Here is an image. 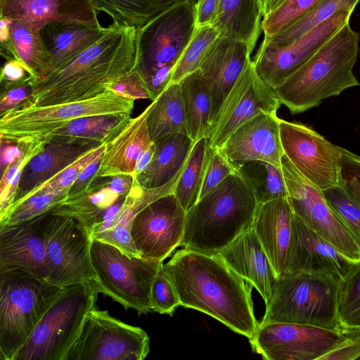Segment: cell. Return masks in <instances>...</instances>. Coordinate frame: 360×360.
Wrapping results in <instances>:
<instances>
[{"mask_svg": "<svg viewBox=\"0 0 360 360\" xmlns=\"http://www.w3.org/2000/svg\"><path fill=\"white\" fill-rule=\"evenodd\" d=\"M163 268L181 306L206 314L250 339L259 323L251 297L252 286L217 255L177 250Z\"/></svg>", "mask_w": 360, "mask_h": 360, "instance_id": "obj_1", "label": "cell"}, {"mask_svg": "<svg viewBox=\"0 0 360 360\" xmlns=\"http://www.w3.org/2000/svg\"><path fill=\"white\" fill-rule=\"evenodd\" d=\"M136 29L112 22L105 34L68 63L33 83L19 107L44 106L93 98L104 85L136 68Z\"/></svg>", "mask_w": 360, "mask_h": 360, "instance_id": "obj_2", "label": "cell"}, {"mask_svg": "<svg viewBox=\"0 0 360 360\" xmlns=\"http://www.w3.org/2000/svg\"><path fill=\"white\" fill-rule=\"evenodd\" d=\"M359 36L345 23L311 57L274 90L292 114L319 105L344 90L359 86L353 69Z\"/></svg>", "mask_w": 360, "mask_h": 360, "instance_id": "obj_3", "label": "cell"}, {"mask_svg": "<svg viewBox=\"0 0 360 360\" xmlns=\"http://www.w3.org/2000/svg\"><path fill=\"white\" fill-rule=\"evenodd\" d=\"M257 204L240 177L230 175L186 212L180 246L217 254L252 228Z\"/></svg>", "mask_w": 360, "mask_h": 360, "instance_id": "obj_4", "label": "cell"}, {"mask_svg": "<svg viewBox=\"0 0 360 360\" xmlns=\"http://www.w3.org/2000/svg\"><path fill=\"white\" fill-rule=\"evenodd\" d=\"M195 0H180L136 30V70L154 101L169 85L173 70L195 25Z\"/></svg>", "mask_w": 360, "mask_h": 360, "instance_id": "obj_5", "label": "cell"}, {"mask_svg": "<svg viewBox=\"0 0 360 360\" xmlns=\"http://www.w3.org/2000/svg\"><path fill=\"white\" fill-rule=\"evenodd\" d=\"M340 281L330 275L304 272L286 271L278 276L260 323H290L340 329Z\"/></svg>", "mask_w": 360, "mask_h": 360, "instance_id": "obj_6", "label": "cell"}, {"mask_svg": "<svg viewBox=\"0 0 360 360\" xmlns=\"http://www.w3.org/2000/svg\"><path fill=\"white\" fill-rule=\"evenodd\" d=\"M63 289L24 271H0L1 360H13Z\"/></svg>", "mask_w": 360, "mask_h": 360, "instance_id": "obj_7", "label": "cell"}, {"mask_svg": "<svg viewBox=\"0 0 360 360\" xmlns=\"http://www.w3.org/2000/svg\"><path fill=\"white\" fill-rule=\"evenodd\" d=\"M98 293L94 281L64 286L13 360H65Z\"/></svg>", "mask_w": 360, "mask_h": 360, "instance_id": "obj_8", "label": "cell"}, {"mask_svg": "<svg viewBox=\"0 0 360 360\" xmlns=\"http://www.w3.org/2000/svg\"><path fill=\"white\" fill-rule=\"evenodd\" d=\"M134 101L112 91L88 99L44 106L15 108L1 115V140L14 143L39 140L74 120L89 116L131 115Z\"/></svg>", "mask_w": 360, "mask_h": 360, "instance_id": "obj_9", "label": "cell"}, {"mask_svg": "<svg viewBox=\"0 0 360 360\" xmlns=\"http://www.w3.org/2000/svg\"><path fill=\"white\" fill-rule=\"evenodd\" d=\"M91 260L99 292L139 316L152 311L151 286L162 262L131 257L96 239L91 240Z\"/></svg>", "mask_w": 360, "mask_h": 360, "instance_id": "obj_10", "label": "cell"}, {"mask_svg": "<svg viewBox=\"0 0 360 360\" xmlns=\"http://www.w3.org/2000/svg\"><path fill=\"white\" fill-rule=\"evenodd\" d=\"M149 352L145 330L95 307L86 315L65 360H143Z\"/></svg>", "mask_w": 360, "mask_h": 360, "instance_id": "obj_11", "label": "cell"}, {"mask_svg": "<svg viewBox=\"0 0 360 360\" xmlns=\"http://www.w3.org/2000/svg\"><path fill=\"white\" fill-rule=\"evenodd\" d=\"M294 214L349 260L360 261V246L326 201L323 191L302 176L284 154L281 159Z\"/></svg>", "mask_w": 360, "mask_h": 360, "instance_id": "obj_12", "label": "cell"}, {"mask_svg": "<svg viewBox=\"0 0 360 360\" xmlns=\"http://www.w3.org/2000/svg\"><path fill=\"white\" fill-rule=\"evenodd\" d=\"M349 330L314 326L260 323L249 339L252 350L266 360H319L348 335Z\"/></svg>", "mask_w": 360, "mask_h": 360, "instance_id": "obj_13", "label": "cell"}, {"mask_svg": "<svg viewBox=\"0 0 360 360\" xmlns=\"http://www.w3.org/2000/svg\"><path fill=\"white\" fill-rule=\"evenodd\" d=\"M48 281L64 287L94 281L91 238L76 219L51 213L46 230Z\"/></svg>", "mask_w": 360, "mask_h": 360, "instance_id": "obj_14", "label": "cell"}, {"mask_svg": "<svg viewBox=\"0 0 360 360\" xmlns=\"http://www.w3.org/2000/svg\"><path fill=\"white\" fill-rule=\"evenodd\" d=\"M283 150L297 170L321 190L340 184L341 147L311 127L280 119Z\"/></svg>", "mask_w": 360, "mask_h": 360, "instance_id": "obj_15", "label": "cell"}, {"mask_svg": "<svg viewBox=\"0 0 360 360\" xmlns=\"http://www.w3.org/2000/svg\"><path fill=\"white\" fill-rule=\"evenodd\" d=\"M353 11L342 10L285 46L262 41L252 60L259 77L272 89L281 84L311 57L339 29Z\"/></svg>", "mask_w": 360, "mask_h": 360, "instance_id": "obj_16", "label": "cell"}, {"mask_svg": "<svg viewBox=\"0 0 360 360\" xmlns=\"http://www.w3.org/2000/svg\"><path fill=\"white\" fill-rule=\"evenodd\" d=\"M186 212L174 193L152 202L135 217L131 229L141 257L163 262L181 245Z\"/></svg>", "mask_w": 360, "mask_h": 360, "instance_id": "obj_17", "label": "cell"}, {"mask_svg": "<svg viewBox=\"0 0 360 360\" xmlns=\"http://www.w3.org/2000/svg\"><path fill=\"white\" fill-rule=\"evenodd\" d=\"M281 103L274 89L257 73L250 60L226 97L209 143L220 148L243 123L262 112H276Z\"/></svg>", "mask_w": 360, "mask_h": 360, "instance_id": "obj_18", "label": "cell"}, {"mask_svg": "<svg viewBox=\"0 0 360 360\" xmlns=\"http://www.w3.org/2000/svg\"><path fill=\"white\" fill-rule=\"evenodd\" d=\"M51 213L0 224V271L21 270L48 281L46 230Z\"/></svg>", "mask_w": 360, "mask_h": 360, "instance_id": "obj_19", "label": "cell"}, {"mask_svg": "<svg viewBox=\"0 0 360 360\" xmlns=\"http://www.w3.org/2000/svg\"><path fill=\"white\" fill-rule=\"evenodd\" d=\"M276 112H262L240 124L219 148L233 166L263 160L281 167L284 155Z\"/></svg>", "mask_w": 360, "mask_h": 360, "instance_id": "obj_20", "label": "cell"}, {"mask_svg": "<svg viewBox=\"0 0 360 360\" xmlns=\"http://www.w3.org/2000/svg\"><path fill=\"white\" fill-rule=\"evenodd\" d=\"M354 263L294 214L287 271L326 274L342 279Z\"/></svg>", "mask_w": 360, "mask_h": 360, "instance_id": "obj_21", "label": "cell"}, {"mask_svg": "<svg viewBox=\"0 0 360 360\" xmlns=\"http://www.w3.org/2000/svg\"><path fill=\"white\" fill-rule=\"evenodd\" d=\"M0 18L39 31L53 23L101 26L91 0H0Z\"/></svg>", "mask_w": 360, "mask_h": 360, "instance_id": "obj_22", "label": "cell"}, {"mask_svg": "<svg viewBox=\"0 0 360 360\" xmlns=\"http://www.w3.org/2000/svg\"><path fill=\"white\" fill-rule=\"evenodd\" d=\"M251 53L244 41L219 37L204 58L200 70L210 91L212 129L226 97L251 60Z\"/></svg>", "mask_w": 360, "mask_h": 360, "instance_id": "obj_23", "label": "cell"}, {"mask_svg": "<svg viewBox=\"0 0 360 360\" xmlns=\"http://www.w3.org/2000/svg\"><path fill=\"white\" fill-rule=\"evenodd\" d=\"M45 142L44 148L22 169L11 206L84 154L103 144L96 141L77 138H56Z\"/></svg>", "mask_w": 360, "mask_h": 360, "instance_id": "obj_24", "label": "cell"}, {"mask_svg": "<svg viewBox=\"0 0 360 360\" xmlns=\"http://www.w3.org/2000/svg\"><path fill=\"white\" fill-rule=\"evenodd\" d=\"M217 255L256 288L265 305L269 303L277 275L252 228L241 233Z\"/></svg>", "mask_w": 360, "mask_h": 360, "instance_id": "obj_25", "label": "cell"}, {"mask_svg": "<svg viewBox=\"0 0 360 360\" xmlns=\"http://www.w3.org/2000/svg\"><path fill=\"white\" fill-rule=\"evenodd\" d=\"M153 105L154 101H152L139 115L134 118L131 117L105 143L96 178L119 174L130 175L135 178L136 165L139 158L154 143L147 123Z\"/></svg>", "mask_w": 360, "mask_h": 360, "instance_id": "obj_26", "label": "cell"}, {"mask_svg": "<svg viewBox=\"0 0 360 360\" xmlns=\"http://www.w3.org/2000/svg\"><path fill=\"white\" fill-rule=\"evenodd\" d=\"M294 212L288 198L258 203L252 228L277 276L286 272Z\"/></svg>", "mask_w": 360, "mask_h": 360, "instance_id": "obj_27", "label": "cell"}, {"mask_svg": "<svg viewBox=\"0 0 360 360\" xmlns=\"http://www.w3.org/2000/svg\"><path fill=\"white\" fill-rule=\"evenodd\" d=\"M181 172L169 182L158 188H148L134 180L112 225L96 240L110 243L131 257H141L131 236L134 219L139 212L152 202L173 193Z\"/></svg>", "mask_w": 360, "mask_h": 360, "instance_id": "obj_28", "label": "cell"}, {"mask_svg": "<svg viewBox=\"0 0 360 360\" xmlns=\"http://www.w3.org/2000/svg\"><path fill=\"white\" fill-rule=\"evenodd\" d=\"M153 158L134 180L141 186L153 188L162 186L183 169L194 144L187 134L174 133L154 142Z\"/></svg>", "mask_w": 360, "mask_h": 360, "instance_id": "obj_29", "label": "cell"}, {"mask_svg": "<svg viewBox=\"0 0 360 360\" xmlns=\"http://www.w3.org/2000/svg\"><path fill=\"white\" fill-rule=\"evenodd\" d=\"M107 30L108 27L77 24L53 23L45 27L41 35L50 62L44 76L68 63L102 37Z\"/></svg>", "mask_w": 360, "mask_h": 360, "instance_id": "obj_30", "label": "cell"}, {"mask_svg": "<svg viewBox=\"0 0 360 360\" xmlns=\"http://www.w3.org/2000/svg\"><path fill=\"white\" fill-rule=\"evenodd\" d=\"M263 18L262 0H221L213 26L219 37L244 41L252 53Z\"/></svg>", "mask_w": 360, "mask_h": 360, "instance_id": "obj_31", "label": "cell"}, {"mask_svg": "<svg viewBox=\"0 0 360 360\" xmlns=\"http://www.w3.org/2000/svg\"><path fill=\"white\" fill-rule=\"evenodd\" d=\"M179 83L188 136L194 143L202 138L209 139L212 131L211 98L201 70L198 69L186 75Z\"/></svg>", "mask_w": 360, "mask_h": 360, "instance_id": "obj_32", "label": "cell"}, {"mask_svg": "<svg viewBox=\"0 0 360 360\" xmlns=\"http://www.w3.org/2000/svg\"><path fill=\"white\" fill-rule=\"evenodd\" d=\"M123 196L125 195H120L96 178L85 193L76 198L66 199L54 207L52 213L76 219L89 234L105 212Z\"/></svg>", "mask_w": 360, "mask_h": 360, "instance_id": "obj_33", "label": "cell"}, {"mask_svg": "<svg viewBox=\"0 0 360 360\" xmlns=\"http://www.w3.org/2000/svg\"><path fill=\"white\" fill-rule=\"evenodd\" d=\"M154 101L147 123L153 142L174 134H188L179 83L170 84Z\"/></svg>", "mask_w": 360, "mask_h": 360, "instance_id": "obj_34", "label": "cell"}, {"mask_svg": "<svg viewBox=\"0 0 360 360\" xmlns=\"http://www.w3.org/2000/svg\"><path fill=\"white\" fill-rule=\"evenodd\" d=\"M253 193L257 203L288 198L281 167L263 160H251L233 166Z\"/></svg>", "mask_w": 360, "mask_h": 360, "instance_id": "obj_35", "label": "cell"}, {"mask_svg": "<svg viewBox=\"0 0 360 360\" xmlns=\"http://www.w3.org/2000/svg\"><path fill=\"white\" fill-rule=\"evenodd\" d=\"M97 11L108 14L114 22L136 30L180 0H91Z\"/></svg>", "mask_w": 360, "mask_h": 360, "instance_id": "obj_36", "label": "cell"}, {"mask_svg": "<svg viewBox=\"0 0 360 360\" xmlns=\"http://www.w3.org/2000/svg\"><path fill=\"white\" fill-rule=\"evenodd\" d=\"M212 149L209 139L202 138L195 141L179 177L173 193L186 212L200 199Z\"/></svg>", "mask_w": 360, "mask_h": 360, "instance_id": "obj_37", "label": "cell"}, {"mask_svg": "<svg viewBox=\"0 0 360 360\" xmlns=\"http://www.w3.org/2000/svg\"><path fill=\"white\" fill-rule=\"evenodd\" d=\"M9 30L18 60L30 72L33 83L37 82L44 75L50 62L41 31L16 20H10Z\"/></svg>", "mask_w": 360, "mask_h": 360, "instance_id": "obj_38", "label": "cell"}, {"mask_svg": "<svg viewBox=\"0 0 360 360\" xmlns=\"http://www.w3.org/2000/svg\"><path fill=\"white\" fill-rule=\"evenodd\" d=\"M131 118V115H108L89 116L74 120L46 135L38 141L56 138H77L109 141Z\"/></svg>", "mask_w": 360, "mask_h": 360, "instance_id": "obj_39", "label": "cell"}, {"mask_svg": "<svg viewBox=\"0 0 360 360\" xmlns=\"http://www.w3.org/2000/svg\"><path fill=\"white\" fill-rule=\"evenodd\" d=\"M360 0H323L294 23L263 41L273 46H285L328 20L342 10L353 11Z\"/></svg>", "mask_w": 360, "mask_h": 360, "instance_id": "obj_40", "label": "cell"}, {"mask_svg": "<svg viewBox=\"0 0 360 360\" xmlns=\"http://www.w3.org/2000/svg\"><path fill=\"white\" fill-rule=\"evenodd\" d=\"M219 37V32L213 25L196 27L173 70L170 84L179 82L186 75L200 69L207 52Z\"/></svg>", "mask_w": 360, "mask_h": 360, "instance_id": "obj_41", "label": "cell"}, {"mask_svg": "<svg viewBox=\"0 0 360 360\" xmlns=\"http://www.w3.org/2000/svg\"><path fill=\"white\" fill-rule=\"evenodd\" d=\"M338 315L342 328L360 330V261L340 281Z\"/></svg>", "mask_w": 360, "mask_h": 360, "instance_id": "obj_42", "label": "cell"}, {"mask_svg": "<svg viewBox=\"0 0 360 360\" xmlns=\"http://www.w3.org/2000/svg\"><path fill=\"white\" fill-rule=\"evenodd\" d=\"M105 146V143H103L84 154L77 160L51 179L44 181L39 186L31 191L23 198L13 204L12 206L37 193H56L67 195L69 188L77 179L79 175L90 164L103 154Z\"/></svg>", "mask_w": 360, "mask_h": 360, "instance_id": "obj_43", "label": "cell"}, {"mask_svg": "<svg viewBox=\"0 0 360 360\" xmlns=\"http://www.w3.org/2000/svg\"><path fill=\"white\" fill-rule=\"evenodd\" d=\"M66 198L67 195L62 193L34 194L12 206L0 219V224H13L31 219L52 210Z\"/></svg>", "mask_w": 360, "mask_h": 360, "instance_id": "obj_44", "label": "cell"}, {"mask_svg": "<svg viewBox=\"0 0 360 360\" xmlns=\"http://www.w3.org/2000/svg\"><path fill=\"white\" fill-rule=\"evenodd\" d=\"M323 0H285L262 20L264 37H271L299 20Z\"/></svg>", "mask_w": 360, "mask_h": 360, "instance_id": "obj_45", "label": "cell"}, {"mask_svg": "<svg viewBox=\"0 0 360 360\" xmlns=\"http://www.w3.org/2000/svg\"><path fill=\"white\" fill-rule=\"evenodd\" d=\"M325 198L360 246V205L340 185L323 190Z\"/></svg>", "mask_w": 360, "mask_h": 360, "instance_id": "obj_46", "label": "cell"}, {"mask_svg": "<svg viewBox=\"0 0 360 360\" xmlns=\"http://www.w3.org/2000/svg\"><path fill=\"white\" fill-rule=\"evenodd\" d=\"M152 311L172 316L180 305L176 290L161 264L153 281L150 290Z\"/></svg>", "mask_w": 360, "mask_h": 360, "instance_id": "obj_47", "label": "cell"}, {"mask_svg": "<svg viewBox=\"0 0 360 360\" xmlns=\"http://www.w3.org/2000/svg\"><path fill=\"white\" fill-rule=\"evenodd\" d=\"M105 90L131 100L149 99L154 101L152 92L140 72L136 70L104 85Z\"/></svg>", "mask_w": 360, "mask_h": 360, "instance_id": "obj_48", "label": "cell"}, {"mask_svg": "<svg viewBox=\"0 0 360 360\" xmlns=\"http://www.w3.org/2000/svg\"><path fill=\"white\" fill-rule=\"evenodd\" d=\"M234 173L232 165L224 155L221 149L212 148L207 165L200 198L212 191Z\"/></svg>", "mask_w": 360, "mask_h": 360, "instance_id": "obj_49", "label": "cell"}, {"mask_svg": "<svg viewBox=\"0 0 360 360\" xmlns=\"http://www.w3.org/2000/svg\"><path fill=\"white\" fill-rule=\"evenodd\" d=\"M340 184L360 205V156L341 147Z\"/></svg>", "mask_w": 360, "mask_h": 360, "instance_id": "obj_50", "label": "cell"}, {"mask_svg": "<svg viewBox=\"0 0 360 360\" xmlns=\"http://www.w3.org/2000/svg\"><path fill=\"white\" fill-rule=\"evenodd\" d=\"M34 82L29 70L22 62L15 59L8 60L1 68L0 76L1 92L13 87Z\"/></svg>", "mask_w": 360, "mask_h": 360, "instance_id": "obj_51", "label": "cell"}, {"mask_svg": "<svg viewBox=\"0 0 360 360\" xmlns=\"http://www.w3.org/2000/svg\"><path fill=\"white\" fill-rule=\"evenodd\" d=\"M360 356V330H349L346 338L319 360H354Z\"/></svg>", "mask_w": 360, "mask_h": 360, "instance_id": "obj_52", "label": "cell"}, {"mask_svg": "<svg viewBox=\"0 0 360 360\" xmlns=\"http://www.w3.org/2000/svg\"><path fill=\"white\" fill-rule=\"evenodd\" d=\"M32 92L33 86L31 83L1 92L0 115L20 105L32 96Z\"/></svg>", "mask_w": 360, "mask_h": 360, "instance_id": "obj_53", "label": "cell"}, {"mask_svg": "<svg viewBox=\"0 0 360 360\" xmlns=\"http://www.w3.org/2000/svg\"><path fill=\"white\" fill-rule=\"evenodd\" d=\"M103 155L90 164L77 177L69 188L66 199H71L82 195L91 186L96 178Z\"/></svg>", "mask_w": 360, "mask_h": 360, "instance_id": "obj_54", "label": "cell"}, {"mask_svg": "<svg viewBox=\"0 0 360 360\" xmlns=\"http://www.w3.org/2000/svg\"><path fill=\"white\" fill-rule=\"evenodd\" d=\"M221 0H195L196 27L213 25Z\"/></svg>", "mask_w": 360, "mask_h": 360, "instance_id": "obj_55", "label": "cell"}, {"mask_svg": "<svg viewBox=\"0 0 360 360\" xmlns=\"http://www.w3.org/2000/svg\"><path fill=\"white\" fill-rule=\"evenodd\" d=\"M10 19L0 18V46L1 55L6 60L15 59L18 60V57L13 43L9 30Z\"/></svg>", "mask_w": 360, "mask_h": 360, "instance_id": "obj_56", "label": "cell"}, {"mask_svg": "<svg viewBox=\"0 0 360 360\" xmlns=\"http://www.w3.org/2000/svg\"><path fill=\"white\" fill-rule=\"evenodd\" d=\"M103 185L114 190L120 195H127L130 191L134 178L130 175L119 174L110 177H97Z\"/></svg>", "mask_w": 360, "mask_h": 360, "instance_id": "obj_57", "label": "cell"}, {"mask_svg": "<svg viewBox=\"0 0 360 360\" xmlns=\"http://www.w3.org/2000/svg\"><path fill=\"white\" fill-rule=\"evenodd\" d=\"M20 153V146L16 143L1 140V171L12 162Z\"/></svg>", "mask_w": 360, "mask_h": 360, "instance_id": "obj_58", "label": "cell"}, {"mask_svg": "<svg viewBox=\"0 0 360 360\" xmlns=\"http://www.w3.org/2000/svg\"><path fill=\"white\" fill-rule=\"evenodd\" d=\"M155 151V143L148 149L145 150L139 158L136 165L135 177L137 174L143 171L150 163Z\"/></svg>", "mask_w": 360, "mask_h": 360, "instance_id": "obj_59", "label": "cell"}, {"mask_svg": "<svg viewBox=\"0 0 360 360\" xmlns=\"http://www.w3.org/2000/svg\"><path fill=\"white\" fill-rule=\"evenodd\" d=\"M285 0H266L264 9V17L278 8Z\"/></svg>", "mask_w": 360, "mask_h": 360, "instance_id": "obj_60", "label": "cell"}, {"mask_svg": "<svg viewBox=\"0 0 360 360\" xmlns=\"http://www.w3.org/2000/svg\"><path fill=\"white\" fill-rule=\"evenodd\" d=\"M265 1L266 0H262V3L263 7H264V9Z\"/></svg>", "mask_w": 360, "mask_h": 360, "instance_id": "obj_61", "label": "cell"}, {"mask_svg": "<svg viewBox=\"0 0 360 360\" xmlns=\"http://www.w3.org/2000/svg\"><path fill=\"white\" fill-rule=\"evenodd\" d=\"M358 360H360V356L359 357Z\"/></svg>", "mask_w": 360, "mask_h": 360, "instance_id": "obj_62", "label": "cell"}]
</instances>
